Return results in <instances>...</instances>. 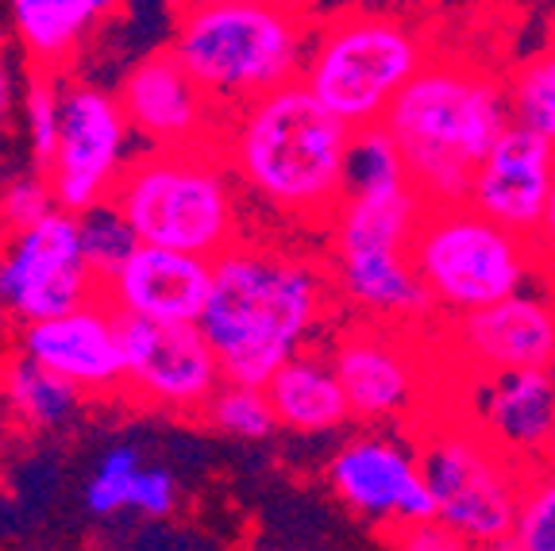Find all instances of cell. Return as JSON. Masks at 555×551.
I'll use <instances>...</instances> for the list:
<instances>
[{"label": "cell", "mask_w": 555, "mask_h": 551, "mask_svg": "<svg viewBox=\"0 0 555 551\" xmlns=\"http://www.w3.org/2000/svg\"><path fill=\"white\" fill-rule=\"evenodd\" d=\"M509 124L505 81L460 54H428L382 116L425 205H463L478 163Z\"/></svg>", "instance_id": "cell-3"}, {"label": "cell", "mask_w": 555, "mask_h": 551, "mask_svg": "<svg viewBox=\"0 0 555 551\" xmlns=\"http://www.w3.org/2000/svg\"><path fill=\"white\" fill-rule=\"evenodd\" d=\"M537 243L544 247V255L555 262V181H552V197H547V208H544V225L537 232Z\"/></svg>", "instance_id": "cell-33"}, {"label": "cell", "mask_w": 555, "mask_h": 551, "mask_svg": "<svg viewBox=\"0 0 555 551\" xmlns=\"http://www.w3.org/2000/svg\"><path fill=\"white\" fill-rule=\"evenodd\" d=\"M113 205L139 243L208 262L247 235L243 193L217 146L143 151L124 170Z\"/></svg>", "instance_id": "cell-5"}, {"label": "cell", "mask_w": 555, "mask_h": 551, "mask_svg": "<svg viewBox=\"0 0 555 551\" xmlns=\"http://www.w3.org/2000/svg\"><path fill=\"white\" fill-rule=\"evenodd\" d=\"M182 494H178V478L166 466H139L128 490V513H139L147 521H163L178 509Z\"/></svg>", "instance_id": "cell-31"}, {"label": "cell", "mask_w": 555, "mask_h": 551, "mask_svg": "<svg viewBox=\"0 0 555 551\" xmlns=\"http://www.w3.org/2000/svg\"><path fill=\"white\" fill-rule=\"evenodd\" d=\"M440 409L482 432L525 471L555 463V367L448 371Z\"/></svg>", "instance_id": "cell-11"}, {"label": "cell", "mask_w": 555, "mask_h": 551, "mask_svg": "<svg viewBox=\"0 0 555 551\" xmlns=\"http://www.w3.org/2000/svg\"><path fill=\"white\" fill-rule=\"evenodd\" d=\"M448 371L490 374L555 367V285L552 274L486 309L436 320L428 328Z\"/></svg>", "instance_id": "cell-14"}, {"label": "cell", "mask_w": 555, "mask_h": 551, "mask_svg": "<svg viewBox=\"0 0 555 551\" xmlns=\"http://www.w3.org/2000/svg\"><path fill=\"white\" fill-rule=\"evenodd\" d=\"M20 124H24V139H27V155H31V166H39V170H43V166L51 163L54 146H59L62 74L31 66L24 89H20Z\"/></svg>", "instance_id": "cell-25"}, {"label": "cell", "mask_w": 555, "mask_h": 551, "mask_svg": "<svg viewBox=\"0 0 555 551\" xmlns=\"http://www.w3.org/2000/svg\"><path fill=\"white\" fill-rule=\"evenodd\" d=\"M124 320V317H120ZM120 397L173 417H201L224 382L197 320H124Z\"/></svg>", "instance_id": "cell-15"}, {"label": "cell", "mask_w": 555, "mask_h": 551, "mask_svg": "<svg viewBox=\"0 0 555 551\" xmlns=\"http://www.w3.org/2000/svg\"><path fill=\"white\" fill-rule=\"evenodd\" d=\"M143 466V456H139L131 444H116L101 456L96 471L89 474L86 483V509L96 513V517H116L128 509V490L135 471Z\"/></svg>", "instance_id": "cell-29"}, {"label": "cell", "mask_w": 555, "mask_h": 551, "mask_svg": "<svg viewBox=\"0 0 555 551\" xmlns=\"http://www.w3.org/2000/svg\"><path fill=\"white\" fill-rule=\"evenodd\" d=\"M555 181V146L544 143L537 131L509 124L498 143L486 151L470 178L467 205L486 220L509 228L517 235L537 240L544 225V208Z\"/></svg>", "instance_id": "cell-18"}, {"label": "cell", "mask_w": 555, "mask_h": 551, "mask_svg": "<svg viewBox=\"0 0 555 551\" xmlns=\"http://www.w3.org/2000/svg\"><path fill=\"white\" fill-rule=\"evenodd\" d=\"M270 409L278 417V428H289L297 436H324L344 424H351L344 386L332 371L328 351H297L267 379Z\"/></svg>", "instance_id": "cell-21"}, {"label": "cell", "mask_w": 555, "mask_h": 551, "mask_svg": "<svg viewBox=\"0 0 555 551\" xmlns=\"http://www.w3.org/2000/svg\"><path fill=\"white\" fill-rule=\"evenodd\" d=\"M336 312L324 255L243 235L212 259L197 324L217 351L224 382L267 386L282 362L312 347Z\"/></svg>", "instance_id": "cell-1"}, {"label": "cell", "mask_w": 555, "mask_h": 551, "mask_svg": "<svg viewBox=\"0 0 555 551\" xmlns=\"http://www.w3.org/2000/svg\"><path fill=\"white\" fill-rule=\"evenodd\" d=\"M131 136L116 93L93 81L62 78V128L51 163L43 166L51 193L66 213H89L108 205L124 170L135 158Z\"/></svg>", "instance_id": "cell-10"}, {"label": "cell", "mask_w": 555, "mask_h": 551, "mask_svg": "<svg viewBox=\"0 0 555 551\" xmlns=\"http://www.w3.org/2000/svg\"><path fill=\"white\" fill-rule=\"evenodd\" d=\"M428 328H390L351 317L332 336L328 359L351 421L363 428L413 432L440 413L448 367Z\"/></svg>", "instance_id": "cell-8"}, {"label": "cell", "mask_w": 555, "mask_h": 551, "mask_svg": "<svg viewBox=\"0 0 555 551\" xmlns=\"http://www.w3.org/2000/svg\"><path fill=\"white\" fill-rule=\"evenodd\" d=\"M428 62L425 35L390 12L347 9L312 27L301 81L351 128L382 124L393 97Z\"/></svg>", "instance_id": "cell-7"}, {"label": "cell", "mask_w": 555, "mask_h": 551, "mask_svg": "<svg viewBox=\"0 0 555 551\" xmlns=\"http://www.w3.org/2000/svg\"><path fill=\"white\" fill-rule=\"evenodd\" d=\"M433 490L436 517L460 528L478 543H498L509 536L529 471L494 448L482 432L451 413H433L409 432Z\"/></svg>", "instance_id": "cell-9"}, {"label": "cell", "mask_w": 555, "mask_h": 551, "mask_svg": "<svg viewBox=\"0 0 555 551\" xmlns=\"http://www.w3.org/2000/svg\"><path fill=\"white\" fill-rule=\"evenodd\" d=\"M378 536L390 551H490L486 543L470 540V536L460 533V528L443 525L440 517L386 528V533H378Z\"/></svg>", "instance_id": "cell-30"}, {"label": "cell", "mask_w": 555, "mask_h": 551, "mask_svg": "<svg viewBox=\"0 0 555 551\" xmlns=\"http://www.w3.org/2000/svg\"><path fill=\"white\" fill-rule=\"evenodd\" d=\"M201 421L232 439H270L278 428L267 389L247 386V382H220L217 394L201 409Z\"/></svg>", "instance_id": "cell-24"}, {"label": "cell", "mask_w": 555, "mask_h": 551, "mask_svg": "<svg viewBox=\"0 0 555 551\" xmlns=\"http://www.w3.org/2000/svg\"><path fill=\"white\" fill-rule=\"evenodd\" d=\"M509 540L517 551H555V466L529 471Z\"/></svg>", "instance_id": "cell-27"}, {"label": "cell", "mask_w": 555, "mask_h": 551, "mask_svg": "<svg viewBox=\"0 0 555 551\" xmlns=\"http://www.w3.org/2000/svg\"><path fill=\"white\" fill-rule=\"evenodd\" d=\"M505 97L513 124L537 131L544 143L555 146V39L517 62V69L505 78Z\"/></svg>", "instance_id": "cell-23"}, {"label": "cell", "mask_w": 555, "mask_h": 551, "mask_svg": "<svg viewBox=\"0 0 555 551\" xmlns=\"http://www.w3.org/2000/svg\"><path fill=\"white\" fill-rule=\"evenodd\" d=\"M54 208H59V201H54L51 181H47V174L39 166H27V170L0 178V240L39 225Z\"/></svg>", "instance_id": "cell-28"}, {"label": "cell", "mask_w": 555, "mask_h": 551, "mask_svg": "<svg viewBox=\"0 0 555 551\" xmlns=\"http://www.w3.org/2000/svg\"><path fill=\"white\" fill-rule=\"evenodd\" d=\"M0 417H4V413H0Z\"/></svg>", "instance_id": "cell-35"}, {"label": "cell", "mask_w": 555, "mask_h": 551, "mask_svg": "<svg viewBox=\"0 0 555 551\" xmlns=\"http://www.w3.org/2000/svg\"><path fill=\"white\" fill-rule=\"evenodd\" d=\"M205 4H251V0H173V9H205ZM278 4H297V9H305L309 0H278Z\"/></svg>", "instance_id": "cell-34"}, {"label": "cell", "mask_w": 555, "mask_h": 551, "mask_svg": "<svg viewBox=\"0 0 555 551\" xmlns=\"http://www.w3.org/2000/svg\"><path fill=\"white\" fill-rule=\"evenodd\" d=\"M552 466H555V463H552Z\"/></svg>", "instance_id": "cell-36"}, {"label": "cell", "mask_w": 555, "mask_h": 551, "mask_svg": "<svg viewBox=\"0 0 555 551\" xmlns=\"http://www.w3.org/2000/svg\"><path fill=\"white\" fill-rule=\"evenodd\" d=\"M312 24L297 4H205L182 9L166 51L220 113L301 78Z\"/></svg>", "instance_id": "cell-4"}, {"label": "cell", "mask_w": 555, "mask_h": 551, "mask_svg": "<svg viewBox=\"0 0 555 551\" xmlns=\"http://www.w3.org/2000/svg\"><path fill=\"white\" fill-rule=\"evenodd\" d=\"M86 409V394L51 367L12 347L0 359V413L27 436L66 432Z\"/></svg>", "instance_id": "cell-22"}, {"label": "cell", "mask_w": 555, "mask_h": 551, "mask_svg": "<svg viewBox=\"0 0 555 551\" xmlns=\"http://www.w3.org/2000/svg\"><path fill=\"white\" fill-rule=\"evenodd\" d=\"M124 320L96 293L93 302L51 320L16 328V347L51 367L86 397H120L124 389Z\"/></svg>", "instance_id": "cell-17"}, {"label": "cell", "mask_w": 555, "mask_h": 551, "mask_svg": "<svg viewBox=\"0 0 555 551\" xmlns=\"http://www.w3.org/2000/svg\"><path fill=\"white\" fill-rule=\"evenodd\" d=\"M124 4L131 0H9V20L31 66L62 74Z\"/></svg>", "instance_id": "cell-20"}, {"label": "cell", "mask_w": 555, "mask_h": 551, "mask_svg": "<svg viewBox=\"0 0 555 551\" xmlns=\"http://www.w3.org/2000/svg\"><path fill=\"white\" fill-rule=\"evenodd\" d=\"M20 81L16 74H12L9 66V54H4V47H0V143L9 139V131L16 128L20 120Z\"/></svg>", "instance_id": "cell-32"}, {"label": "cell", "mask_w": 555, "mask_h": 551, "mask_svg": "<svg viewBox=\"0 0 555 551\" xmlns=\"http://www.w3.org/2000/svg\"><path fill=\"white\" fill-rule=\"evenodd\" d=\"M208 259L139 243L101 282V297L124 320H197L208 297Z\"/></svg>", "instance_id": "cell-19"}, {"label": "cell", "mask_w": 555, "mask_h": 551, "mask_svg": "<svg viewBox=\"0 0 555 551\" xmlns=\"http://www.w3.org/2000/svg\"><path fill=\"white\" fill-rule=\"evenodd\" d=\"M78 235H81V255H86L96 282H104L139 247L135 232L128 228V220H124L113 201L89 208V213H78Z\"/></svg>", "instance_id": "cell-26"}, {"label": "cell", "mask_w": 555, "mask_h": 551, "mask_svg": "<svg viewBox=\"0 0 555 551\" xmlns=\"http://www.w3.org/2000/svg\"><path fill=\"white\" fill-rule=\"evenodd\" d=\"M324 483L347 513L378 533L436 517L433 490L409 432L359 428L328 456Z\"/></svg>", "instance_id": "cell-13"}, {"label": "cell", "mask_w": 555, "mask_h": 551, "mask_svg": "<svg viewBox=\"0 0 555 551\" xmlns=\"http://www.w3.org/2000/svg\"><path fill=\"white\" fill-rule=\"evenodd\" d=\"M116 101L143 151L217 146L224 113L208 101L205 89L185 74V66L170 51L143 54L120 78Z\"/></svg>", "instance_id": "cell-16"}, {"label": "cell", "mask_w": 555, "mask_h": 551, "mask_svg": "<svg viewBox=\"0 0 555 551\" xmlns=\"http://www.w3.org/2000/svg\"><path fill=\"white\" fill-rule=\"evenodd\" d=\"M409 255L436 305V320L486 309L547 278L555 267L532 235L486 220L467 201L428 205Z\"/></svg>", "instance_id": "cell-6"}, {"label": "cell", "mask_w": 555, "mask_h": 551, "mask_svg": "<svg viewBox=\"0 0 555 551\" xmlns=\"http://www.w3.org/2000/svg\"><path fill=\"white\" fill-rule=\"evenodd\" d=\"M356 128L328 113L301 78L224 113L217 151L240 193L278 220L328 228L347 190Z\"/></svg>", "instance_id": "cell-2"}, {"label": "cell", "mask_w": 555, "mask_h": 551, "mask_svg": "<svg viewBox=\"0 0 555 551\" xmlns=\"http://www.w3.org/2000/svg\"><path fill=\"white\" fill-rule=\"evenodd\" d=\"M101 282L81 255L78 216L54 208L39 225L0 240V320H51L93 302Z\"/></svg>", "instance_id": "cell-12"}]
</instances>
